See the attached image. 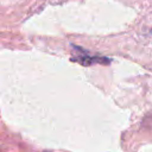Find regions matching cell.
<instances>
[{"label":"cell","mask_w":152,"mask_h":152,"mask_svg":"<svg viewBox=\"0 0 152 152\" xmlns=\"http://www.w3.org/2000/svg\"><path fill=\"white\" fill-rule=\"evenodd\" d=\"M80 58L78 59H74V61H77L80 63H82L83 65H90V64H94V63H109L110 59H107L104 57H99V56H82L80 55L78 56Z\"/></svg>","instance_id":"1"}]
</instances>
